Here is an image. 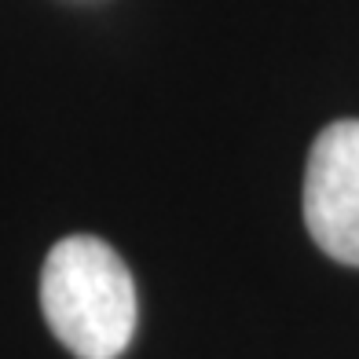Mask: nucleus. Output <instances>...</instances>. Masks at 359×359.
<instances>
[{"label": "nucleus", "mask_w": 359, "mask_h": 359, "mask_svg": "<svg viewBox=\"0 0 359 359\" xmlns=\"http://www.w3.org/2000/svg\"><path fill=\"white\" fill-rule=\"evenodd\" d=\"M304 224L316 246L359 268V121L326 125L304 169Z\"/></svg>", "instance_id": "2"}, {"label": "nucleus", "mask_w": 359, "mask_h": 359, "mask_svg": "<svg viewBox=\"0 0 359 359\" xmlns=\"http://www.w3.org/2000/svg\"><path fill=\"white\" fill-rule=\"evenodd\" d=\"M41 308L77 359H118L136 330V286L125 260L92 235L52 246L41 271Z\"/></svg>", "instance_id": "1"}]
</instances>
